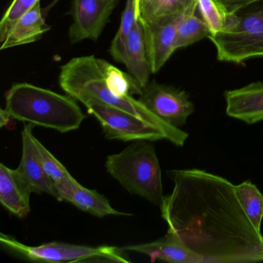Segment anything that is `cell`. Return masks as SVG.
Wrapping results in <instances>:
<instances>
[{"instance_id": "obj_1", "label": "cell", "mask_w": 263, "mask_h": 263, "mask_svg": "<svg viewBox=\"0 0 263 263\" xmlns=\"http://www.w3.org/2000/svg\"><path fill=\"white\" fill-rule=\"evenodd\" d=\"M174 187L160 204L168 229L203 263L263 261V235L246 215L235 184L200 169L167 172Z\"/></svg>"}, {"instance_id": "obj_2", "label": "cell", "mask_w": 263, "mask_h": 263, "mask_svg": "<svg viewBox=\"0 0 263 263\" xmlns=\"http://www.w3.org/2000/svg\"><path fill=\"white\" fill-rule=\"evenodd\" d=\"M108 64V61L93 55L73 58L61 67L60 86L67 95L84 106L98 103L124 110L167 130L185 144L189 136L187 132L157 117L139 100L115 95L107 81Z\"/></svg>"}, {"instance_id": "obj_3", "label": "cell", "mask_w": 263, "mask_h": 263, "mask_svg": "<svg viewBox=\"0 0 263 263\" xmlns=\"http://www.w3.org/2000/svg\"><path fill=\"white\" fill-rule=\"evenodd\" d=\"M5 99V110L11 118L61 133L79 128L86 118L78 101L70 95L27 83L13 84Z\"/></svg>"}, {"instance_id": "obj_4", "label": "cell", "mask_w": 263, "mask_h": 263, "mask_svg": "<svg viewBox=\"0 0 263 263\" xmlns=\"http://www.w3.org/2000/svg\"><path fill=\"white\" fill-rule=\"evenodd\" d=\"M107 172L132 195L161 204V170L156 150L148 141H137L118 154L107 156Z\"/></svg>"}, {"instance_id": "obj_5", "label": "cell", "mask_w": 263, "mask_h": 263, "mask_svg": "<svg viewBox=\"0 0 263 263\" xmlns=\"http://www.w3.org/2000/svg\"><path fill=\"white\" fill-rule=\"evenodd\" d=\"M209 38L218 61L240 64L263 58V0L227 14L223 30Z\"/></svg>"}, {"instance_id": "obj_6", "label": "cell", "mask_w": 263, "mask_h": 263, "mask_svg": "<svg viewBox=\"0 0 263 263\" xmlns=\"http://www.w3.org/2000/svg\"><path fill=\"white\" fill-rule=\"evenodd\" d=\"M0 241L3 247L9 252L30 261L57 263L130 262L124 253L125 251L115 246L92 247L59 241L29 246L4 233L0 234Z\"/></svg>"}, {"instance_id": "obj_7", "label": "cell", "mask_w": 263, "mask_h": 263, "mask_svg": "<svg viewBox=\"0 0 263 263\" xmlns=\"http://www.w3.org/2000/svg\"><path fill=\"white\" fill-rule=\"evenodd\" d=\"M101 124L108 140L127 141H156L166 140L177 147L184 143L167 130L127 112L104 104L93 103L85 106Z\"/></svg>"}, {"instance_id": "obj_8", "label": "cell", "mask_w": 263, "mask_h": 263, "mask_svg": "<svg viewBox=\"0 0 263 263\" xmlns=\"http://www.w3.org/2000/svg\"><path fill=\"white\" fill-rule=\"evenodd\" d=\"M138 100L157 117L178 128L195 112V106L186 92L155 80L143 87Z\"/></svg>"}, {"instance_id": "obj_9", "label": "cell", "mask_w": 263, "mask_h": 263, "mask_svg": "<svg viewBox=\"0 0 263 263\" xmlns=\"http://www.w3.org/2000/svg\"><path fill=\"white\" fill-rule=\"evenodd\" d=\"M119 0H73L69 29L72 44L85 40L97 41L101 36Z\"/></svg>"}, {"instance_id": "obj_10", "label": "cell", "mask_w": 263, "mask_h": 263, "mask_svg": "<svg viewBox=\"0 0 263 263\" xmlns=\"http://www.w3.org/2000/svg\"><path fill=\"white\" fill-rule=\"evenodd\" d=\"M183 14L152 24L142 23L146 53L152 73H158L176 50L177 31Z\"/></svg>"}, {"instance_id": "obj_11", "label": "cell", "mask_w": 263, "mask_h": 263, "mask_svg": "<svg viewBox=\"0 0 263 263\" xmlns=\"http://www.w3.org/2000/svg\"><path fill=\"white\" fill-rule=\"evenodd\" d=\"M33 124H26L23 129L22 157L16 170L33 193L47 194L58 200L56 187L41 164L33 135Z\"/></svg>"}, {"instance_id": "obj_12", "label": "cell", "mask_w": 263, "mask_h": 263, "mask_svg": "<svg viewBox=\"0 0 263 263\" xmlns=\"http://www.w3.org/2000/svg\"><path fill=\"white\" fill-rule=\"evenodd\" d=\"M226 114L248 124L263 121V83L253 82L224 93Z\"/></svg>"}, {"instance_id": "obj_13", "label": "cell", "mask_w": 263, "mask_h": 263, "mask_svg": "<svg viewBox=\"0 0 263 263\" xmlns=\"http://www.w3.org/2000/svg\"><path fill=\"white\" fill-rule=\"evenodd\" d=\"M122 249L148 255L152 261L159 259L175 263H203L198 254L191 250L170 231L156 241L124 246Z\"/></svg>"}, {"instance_id": "obj_14", "label": "cell", "mask_w": 263, "mask_h": 263, "mask_svg": "<svg viewBox=\"0 0 263 263\" xmlns=\"http://www.w3.org/2000/svg\"><path fill=\"white\" fill-rule=\"evenodd\" d=\"M30 190L16 169L0 164V202L10 213L25 218L30 212Z\"/></svg>"}, {"instance_id": "obj_15", "label": "cell", "mask_w": 263, "mask_h": 263, "mask_svg": "<svg viewBox=\"0 0 263 263\" xmlns=\"http://www.w3.org/2000/svg\"><path fill=\"white\" fill-rule=\"evenodd\" d=\"M43 15L41 2L37 3L14 23L5 39L1 42L0 50L32 44L41 40L51 29Z\"/></svg>"}, {"instance_id": "obj_16", "label": "cell", "mask_w": 263, "mask_h": 263, "mask_svg": "<svg viewBox=\"0 0 263 263\" xmlns=\"http://www.w3.org/2000/svg\"><path fill=\"white\" fill-rule=\"evenodd\" d=\"M127 73L136 81L141 89L149 83L152 73L146 53L144 27L138 20L126 41L122 63Z\"/></svg>"}, {"instance_id": "obj_17", "label": "cell", "mask_w": 263, "mask_h": 263, "mask_svg": "<svg viewBox=\"0 0 263 263\" xmlns=\"http://www.w3.org/2000/svg\"><path fill=\"white\" fill-rule=\"evenodd\" d=\"M138 18L143 24H152L185 13L198 0H136Z\"/></svg>"}, {"instance_id": "obj_18", "label": "cell", "mask_w": 263, "mask_h": 263, "mask_svg": "<svg viewBox=\"0 0 263 263\" xmlns=\"http://www.w3.org/2000/svg\"><path fill=\"white\" fill-rule=\"evenodd\" d=\"M41 164L47 176L53 181L58 195V201H66L69 195L79 185L80 183L69 173L64 164H61L45 147L34 138Z\"/></svg>"}, {"instance_id": "obj_19", "label": "cell", "mask_w": 263, "mask_h": 263, "mask_svg": "<svg viewBox=\"0 0 263 263\" xmlns=\"http://www.w3.org/2000/svg\"><path fill=\"white\" fill-rule=\"evenodd\" d=\"M66 201L76 206L80 210L84 211L99 218H103L107 215L129 216L132 215L114 209L105 196L98 193L95 189L91 190L86 189L81 184L69 195Z\"/></svg>"}, {"instance_id": "obj_20", "label": "cell", "mask_w": 263, "mask_h": 263, "mask_svg": "<svg viewBox=\"0 0 263 263\" xmlns=\"http://www.w3.org/2000/svg\"><path fill=\"white\" fill-rule=\"evenodd\" d=\"M198 4L182 15L177 31L176 50L192 45L211 35L206 23L198 13Z\"/></svg>"}, {"instance_id": "obj_21", "label": "cell", "mask_w": 263, "mask_h": 263, "mask_svg": "<svg viewBox=\"0 0 263 263\" xmlns=\"http://www.w3.org/2000/svg\"><path fill=\"white\" fill-rule=\"evenodd\" d=\"M236 195L252 224L261 231L263 218V195L252 181H246L235 186Z\"/></svg>"}, {"instance_id": "obj_22", "label": "cell", "mask_w": 263, "mask_h": 263, "mask_svg": "<svg viewBox=\"0 0 263 263\" xmlns=\"http://www.w3.org/2000/svg\"><path fill=\"white\" fill-rule=\"evenodd\" d=\"M136 0H127L121 15L120 27L110 44L109 53L116 62L122 63L126 41L138 21Z\"/></svg>"}, {"instance_id": "obj_23", "label": "cell", "mask_w": 263, "mask_h": 263, "mask_svg": "<svg viewBox=\"0 0 263 263\" xmlns=\"http://www.w3.org/2000/svg\"><path fill=\"white\" fill-rule=\"evenodd\" d=\"M198 12L209 27L211 35L216 34L226 26L227 14L214 0H198Z\"/></svg>"}, {"instance_id": "obj_24", "label": "cell", "mask_w": 263, "mask_h": 263, "mask_svg": "<svg viewBox=\"0 0 263 263\" xmlns=\"http://www.w3.org/2000/svg\"><path fill=\"white\" fill-rule=\"evenodd\" d=\"M39 2L40 0H13L0 22V42L5 39L14 23Z\"/></svg>"}, {"instance_id": "obj_25", "label": "cell", "mask_w": 263, "mask_h": 263, "mask_svg": "<svg viewBox=\"0 0 263 263\" xmlns=\"http://www.w3.org/2000/svg\"><path fill=\"white\" fill-rule=\"evenodd\" d=\"M226 14H231L239 9L256 2L258 0H214Z\"/></svg>"}, {"instance_id": "obj_26", "label": "cell", "mask_w": 263, "mask_h": 263, "mask_svg": "<svg viewBox=\"0 0 263 263\" xmlns=\"http://www.w3.org/2000/svg\"><path fill=\"white\" fill-rule=\"evenodd\" d=\"M11 119L7 110L5 109H1L0 110V127H4V126L8 124L9 121Z\"/></svg>"}, {"instance_id": "obj_27", "label": "cell", "mask_w": 263, "mask_h": 263, "mask_svg": "<svg viewBox=\"0 0 263 263\" xmlns=\"http://www.w3.org/2000/svg\"><path fill=\"white\" fill-rule=\"evenodd\" d=\"M59 1L60 0H53V1H52V2L50 3L47 7H45V8L43 10V13H44V15L48 14L49 12H50V10H51L52 9H53V7H54L55 6L59 3Z\"/></svg>"}]
</instances>
